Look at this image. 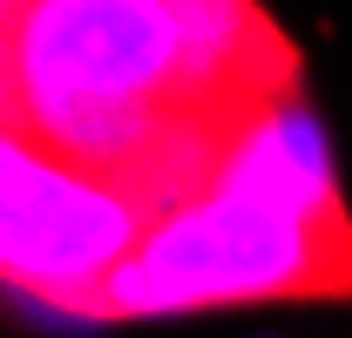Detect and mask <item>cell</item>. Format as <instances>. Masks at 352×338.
<instances>
[{"mask_svg":"<svg viewBox=\"0 0 352 338\" xmlns=\"http://www.w3.org/2000/svg\"><path fill=\"white\" fill-rule=\"evenodd\" d=\"M0 128H21V75H14V41L0 21Z\"/></svg>","mask_w":352,"mask_h":338,"instance_id":"cell-4","label":"cell"},{"mask_svg":"<svg viewBox=\"0 0 352 338\" xmlns=\"http://www.w3.org/2000/svg\"><path fill=\"white\" fill-rule=\"evenodd\" d=\"M21 128L122 190L149 230L197 203L278 109L217 82L176 0H21L7 14Z\"/></svg>","mask_w":352,"mask_h":338,"instance_id":"cell-1","label":"cell"},{"mask_svg":"<svg viewBox=\"0 0 352 338\" xmlns=\"http://www.w3.org/2000/svg\"><path fill=\"white\" fill-rule=\"evenodd\" d=\"M278 297H352V210L305 102L258 122L197 203L135 244L102 291V318L116 325Z\"/></svg>","mask_w":352,"mask_h":338,"instance_id":"cell-2","label":"cell"},{"mask_svg":"<svg viewBox=\"0 0 352 338\" xmlns=\"http://www.w3.org/2000/svg\"><path fill=\"white\" fill-rule=\"evenodd\" d=\"M14 7H21V0H0V21H7V14H14Z\"/></svg>","mask_w":352,"mask_h":338,"instance_id":"cell-5","label":"cell"},{"mask_svg":"<svg viewBox=\"0 0 352 338\" xmlns=\"http://www.w3.org/2000/svg\"><path fill=\"white\" fill-rule=\"evenodd\" d=\"M149 237V216L102 176L0 128V291L61 325H109L102 291Z\"/></svg>","mask_w":352,"mask_h":338,"instance_id":"cell-3","label":"cell"}]
</instances>
